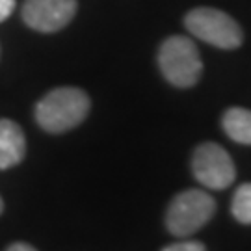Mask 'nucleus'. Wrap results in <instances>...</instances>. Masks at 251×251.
I'll return each instance as SVG.
<instances>
[{"label":"nucleus","instance_id":"obj_1","mask_svg":"<svg viewBox=\"0 0 251 251\" xmlns=\"http://www.w3.org/2000/svg\"><path fill=\"white\" fill-rule=\"evenodd\" d=\"M90 112V97L80 88H56L47 93L36 106L39 126L60 134L78 126Z\"/></svg>","mask_w":251,"mask_h":251},{"label":"nucleus","instance_id":"obj_2","mask_svg":"<svg viewBox=\"0 0 251 251\" xmlns=\"http://www.w3.org/2000/svg\"><path fill=\"white\" fill-rule=\"evenodd\" d=\"M158 65L164 78L177 88H192L203 73L198 47L184 36H171L160 45Z\"/></svg>","mask_w":251,"mask_h":251},{"label":"nucleus","instance_id":"obj_3","mask_svg":"<svg viewBox=\"0 0 251 251\" xmlns=\"http://www.w3.org/2000/svg\"><path fill=\"white\" fill-rule=\"evenodd\" d=\"M216 201L203 190H184L171 199L166 212V227L173 236H190L210 222Z\"/></svg>","mask_w":251,"mask_h":251},{"label":"nucleus","instance_id":"obj_4","mask_svg":"<svg viewBox=\"0 0 251 251\" xmlns=\"http://www.w3.org/2000/svg\"><path fill=\"white\" fill-rule=\"evenodd\" d=\"M190 34L218 49H236L242 45V28L231 15L214 8H196L184 17Z\"/></svg>","mask_w":251,"mask_h":251},{"label":"nucleus","instance_id":"obj_5","mask_svg":"<svg viewBox=\"0 0 251 251\" xmlns=\"http://www.w3.org/2000/svg\"><path fill=\"white\" fill-rule=\"evenodd\" d=\"M192 173L203 186L210 190L229 188L236 179V168L233 158L222 145L206 142L194 151Z\"/></svg>","mask_w":251,"mask_h":251},{"label":"nucleus","instance_id":"obj_6","mask_svg":"<svg viewBox=\"0 0 251 251\" xmlns=\"http://www.w3.org/2000/svg\"><path fill=\"white\" fill-rule=\"evenodd\" d=\"M76 13V0H26L23 19L37 32H58L71 23Z\"/></svg>","mask_w":251,"mask_h":251},{"label":"nucleus","instance_id":"obj_7","mask_svg":"<svg viewBox=\"0 0 251 251\" xmlns=\"http://www.w3.org/2000/svg\"><path fill=\"white\" fill-rule=\"evenodd\" d=\"M26 140L23 128L11 119H0V170L17 166L25 158Z\"/></svg>","mask_w":251,"mask_h":251},{"label":"nucleus","instance_id":"obj_8","mask_svg":"<svg viewBox=\"0 0 251 251\" xmlns=\"http://www.w3.org/2000/svg\"><path fill=\"white\" fill-rule=\"evenodd\" d=\"M225 134L236 144L251 145V110L246 108H229L222 119Z\"/></svg>","mask_w":251,"mask_h":251},{"label":"nucleus","instance_id":"obj_9","mask_svg":"<svg viewBox=\"0 0 251 251\" xmlns=\"http://www.w3.org/2000/svg\"><path fill=\"white\" fill-rule=\"evenodd\" d=\"M231 212L236 222L251 225V182H244L236 188L231 203Z\"/></svg>","mask_w":251,"mask_h":251},{"label":"nucleus","instance_id":"obj_10","mask_svg":"<svg viewBox=\"0 0 251 251\" xmlns=\"http://www.w3.org/2000/svg\"><path fill=\"white\" fill-rule=\"evenodd\" d=\"M162 251H206V248L201 242L188 240V242H177L171 244V246H166Z\"/></svg>","mask_w":251,"mask_h":251},{"label":"nucleus","instance_id":"obj_11","mask_svg":"<svg viewBox=\"0 0 251 251\" xmlns=\"http://www.w3.org/2000/svg\"><path fill=\"white\" fill-rule=\"evenodd\" d=\"M13 9H15V0H0V23L6 21L13 13Z\"/></svg>","mask_w":251,"mask_h":251},{"label":"nucleus","instance_id":"obj_12","mask_svg":"<svg viewBox=\"0 0 251 251\" xmlns=\"http://www.w3.org/2000/svg\"><path fill=\"white\" fill-rule=\"evenodd\" d=\"M8 251H37V250H36V248H32L30 244L15 242V244H11V246H9Z\"/></svg>","mask_w":251,"mask_h":251},{"label":"nucleus","instance_id":"obj_13","mask_svg":"<svg viewBox=\"0 0 251 251\" xmlns=\"http://www.w3.org/2000/svg\"><path fill=\"white\" fill-rule=\"evenodd\" d=\"M2 210H4V203H2V198H0V214H2Z\"/></svg>","mask_w":251,"mask_h":251}]
</instances>
